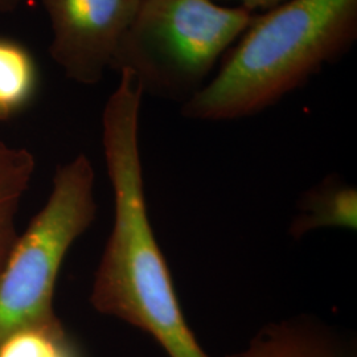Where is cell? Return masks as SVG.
<instances>
[{
  "label": "cell",
  "instance_id": "obj_1",
  "mask_svg": "<svg viewBox=\"0 0 357 357\" xmlns=\"http://www.w3.org/2000/svg\"><path fill=\"white\" fill-rule=\"evenodd\" d=\"M143 91L123 70L103 112V151L114 191V225L90 302L105 315L147 332L169 357H209L178 305L147 216L138 142Z\"/></svg>",
  "mask_w": 357,
  "mask_h": 357
},
{
  "label": "cell",
  "instance_id": "obj_2",
  "mask_svg": "<svg viewBox=\"0 0 357 357\" xmlns=\"http://www.w3.org/2000/svg\"><path fill=\"white\" fill-rule=\"evenodd\" d=\"M356 38L357 0H287L252 17L181 114L212 122L257 114L342 59Z\"/></svg>",
  "mask_w": 357,
  "mask_h": 357
},
{
  "label": "cell",
  "instance_id": "obj_3",
  "mask_svg": "<svg viewBox=\"0 0 357 357\" xmlns=\"http://www.w3.org/2000/svg\"><path fill=\"white\" fill-rule=\"evenodd\" d=\"M252 17L212 0H143L109 68L130 72L143 94L185 103Z\"/></svg>",
  "mask_w": 357,
  "mask_h": 357
},
{
  "label": "cell",
  "instance_id": "obj_4",
  "mask_svg": "<svg viewBox=\"0 0 357 357\" xmlns=\"http://www.w3.org/2000/svg\"><path fill=\"white\" fill-rule=\"evenodd\" d=\"M94 169L81 153L59 167L51 196L0 274V342L26 326L53 324L54 287L65 255L96 218Z\"/></svg>",
  "mask_w": 357,
  "mask_h": 357
},
{
  "label": "cell",
  "instance_id": "obj_5",
  "mask_svg": "<svg viewBox=\"0 0 357 357\" xmlns=\"http://www.w3.org/2000/svg\"><path fill=\"white\" fill-rule=\"evenodd\" d=\"M142 1L41 0L51 20L54 63L78 84H98Z\"/></svg>",
  "mask_w": 357,
  "mask_h": 357
},
{
  "label": "cell",
  "instance_id": "obj_6",
  "mask_svg": "<svg viewBox=\"0 0 357 357\" xmlns=\"http://www.w3.org/2000/svg\"><path fill=\"white\" fill-rule=\"evenodd\" d=\"M228 357H357V351L340 332L301 317L268 324L243 351Z\"/></svg>",
  "mask_w": 357,
  "mask_h": 357
},
{
  "label": "cell",
  "instance_id": "obj_7",
  "mask_svg": "<svg viewBox=\"0 0 357 357\" xmlns=\"http://www.w3.org/2000/svg\"><path fill=\"white\" fill-rule=\"evenodd\" d=\"M356 190L340 180L328 178L303 197L290 233L301 238L319 228L356 229Z\"/></svg>",
  "mask_w": 357,
  "mask_h": 357
},
{
  "label": "cell",
  "instance_id": "obj_8",
  "mask_svg": "<svg viewBox=\"0 0 357 357\" xmlns=\"http://www.w3.org/2000/svg\"><path fill=\"white\" fill-rule=\"evenodd\" d=\"M33 171L32 153L0 142V274L19 240L15 216Z\"/></svg>",
  "mask_w": 357,
  "mask_h": 357
},
{
  "label": "cell",
  "instance_id": "obj_9",
  "mask_svg": "<svg viewBox=\"0 0 357 357\" xmlns=\"http://www.w3.org/2000/svg\"><path fill=\"white\" fill-rule=\"evenodd\" d=\"M38 72L24 47L0 38V113L6 118L22 109L36 88Z\"/></svg>",
  "mask_w": 357,
  "mask_h": 357
},
{
  "label": "cell",
  "instance_id": "obj_10",
  "mask_svg": "<svg viewBox=\"0 0 357 357\" xmlns=\"http://www.w3.org/2000/svg\"><path fill=\"white\" fill-rule=\"evenodd\" d=\"M0 357H79L61 321L26 326L0 342Z\"/></svg>",
  "mask_w": 357,
  "mask_h": 357
},
{
  "label": "cell",
  "instance_id": "obj_11",
  "mask_svg": "<svg viewBox=\"0 0 357 357\" xmlns=\"http://www.w3.org/2000/svg\"><path fill=\"white\" fill-rule=\"evenodd\" d=\"M213 3L217 1H230V0H212ZM241 4V8L248 13H253L257 10H262V11H270L278 6H281L283 3H286L287 0H236Z\"/></svg>",
  "mask_w": 357,
  "mask_h": 357
},
{
  "label": "cell",
  "instance_id": "obj_12",
  "mask_svg": "<svg viewBox=\"0 0 357 357\" xmlns=\"http://www.w3.org/2000/svg\"><path fill=\"white\" fill-rule=\"evenodd\" d=\"M24 0H0V13H13L23 4Z\"/></svg>",
  "mask_w": 357,
  "mask_h": 357
},
{
  "label": "cell",
  "instance_id": "obj_13",
  "mask_svg": "<svg viewBox=\"0 0 357 357\" xmlns=\"http://www.w3.org/2000/svg\"><path fill=\"white\" fill-rule=\"evenodd\" d=\"M4 119H7V118H6V116H4V115L1 114V113H0V121H4Z\"/></svg>",
  "mask_w": 357,
  "mask_h": 357
}]
</instances>
